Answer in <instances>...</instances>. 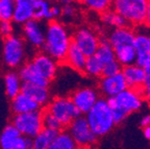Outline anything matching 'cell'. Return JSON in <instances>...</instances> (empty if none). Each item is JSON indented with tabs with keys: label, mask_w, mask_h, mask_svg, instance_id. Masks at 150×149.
Returning a JSON list of instances; mask_svg holds the SVG:
<instances>
[{
	"label": "cell",
	"mask_w": 150,
	"mask_h": 149,
	"mask_svg": "<svg viewBox=\"0 0 150 149\" xmlns=\"http://www.w3.org/2000/svg\"><path fill=\"white\" fill-rule=\"evenodd\" d=\"M140 90L126 88L118 95L106 98L116 124L123 122L129 114L139 111L143 105Z\"/></svg>",
	"instance_id": "1"
},
{
	"label": "cell",
	"mask_w": 150,
	"mask_h": 149,
	"mask_svg": "<svg viewBox=\"0 0 150 149\" xmlns=\"http://www.w3.org/2000/svg\"><path fill=\"white\" fill-rule=\"evenodd\" d=\"M71 42L67 29L59 22L51 21L47 26L42 48L56 62H64Z\"/></svg>",
	"instance_id": "2"
},
{
	"label": "cell",
	"mask_w": 150,
	"mask_h": 149,
	"mask_svg": "<svg viewBox=\"0 0 150 149\" xmlns=\"http://www.w3.org/2000/svg\"><path fill=\"white\" fill-rule=\"evenodd\" d=\"M84 117L92 131L98 138L106 136L116 125L110 107L104 98H98Z\"/></svg>",
	"instance_id": "3"
},
{
	"label": "cell",
	"mask_w": 150,
	"mask_h": 149,
	"mask_svg": "<svg viewBox=\"0 0 150 149\" xmlns=\"http://www.w3.org/2000/svg\"><path fill=\"white\" fill-rule=\"evenodd\" d=\"M148 0H114V11L123 16L128 23L142 24L145 21Z\"/></svg>",
	"instance_id": "4"
},
{
	"label": "cell",
	"mask_w": 150,
	"mask_h": 149,
	"mask_svg": "<svg viewBox=\"0 0 150 149\" xmlns=\"http://www.w3.org/2000/svg\"><path fill=\"white\" fill-rule=\"evenodd\" d=\"M13 124L18 128L21 135L33 138L43 126V111L41 109L27 113L15 114Z\"/></svg>",
	"instance_id": "5"
},
{
	"label": "cell",
	"mask_w": 150,
	"mask_h": 149,
	"mask_svg": "<svg viewBox=\"0 0 150 149\" xmlns=\"http://www.w3.org/2000/svg\"><path fill=\"white\" fill-rule=\"evenodd\" d=\"M68 131L72 136L77 147L88 148V147L94 146L97 143L98 137L92 131L87 119L82 115L75 118L68 125Z\"/></svg>",
	"instance_id": "6"
},
{
	"label": "cell",
	"mask_w": 150,
	"mask_h": 149,
	"mask_svg": "<svg viewBox=\"0 0 150 149\" xmlns=\"http://www.w3.org/2000/svg\"><path fill=\"white\" fill-rule=\"evenodd\" d=\"M47 111L59 119L64 127L68 126L75 118L81 115L71 98L68 97H57L53 99L48 104Z\"/></svg>",
	"instance_id": "7"
},
{
	"label": "cell",
	"mask_w": 150,
	"mask_h": 149,
	"mask_svg": "<svg viewBox=\"0 0 150 149\" xmlns=\"http://www.w3.org/2000/svg\"><path fill=\"white\" fill-rule=\"evenodd\" d=\"M3 62L9 68H17L21 66L25 56L24 42L21 38L16 35H8L3 43Z\"/></svg>",
	"instance_id": "8"
},
{
	"label": "cell",
	"mask_w": 150,
	"mask_h": 149,
	"mask_svg": "<svg viewBox=\"0 0 150 149\" xmlns=\"http://www.w3.org/2000/svg\"><path fill=\"white\" fill-rule=\"evenodd\" d=\"M72 42L83 52L86 56L93 55L99 45L97 35L88 28H81L75 33Z\"/></svg>",
	"instance_id": "9"
},
{
	"label": "cell",
	"mask_w": 150,
	"mask_h": 149,
	"mask_svg": "<svg viewBox=\"0 0 150 149\" xmlns=\"http://www.w3.org/2000/svg\"><path fill=\"white\" fill-rule=\"evenodd\" d=\"M0 147L3 149H27L26 137L21 135L13 123L8 124L0 136Z\"/></svg>",
	"instance_id": "10"
},
{
	"label": "cell",
	"mask_w": 150,
	"mask_h": 149,
	"mask_svg": "<svg viewBox=\"0 0 150 149\" xmlns=\"http://www.w3.org/2000/svg\"><path fill=\"white\" fill-rule=\"evenodd\" d=\"M99 95L96 90L92 88L78 89L71 96V100L77 107L81 115H86L92 109L96 101L98 100Z\"/></svg>",
	"instance_id": "11"
},
{
	"label": "cell",
	"mask_w": 150,
	"mask_h": 149,
	"mask_svg": "<svg viewBox=\"0 0 150 149\" xmlns=\"http://www.w3.org/2000/svg\"><path fill=\"white\" fill-rule=\"evenodd\" d=\"M101 93L106 97H114L128 88L122 72L112 76H103L99 84Z\"/></svg>",
	"instance_id": "12"
},
{
	"label": "cell",
	"mask_w": 150,
	"mask_h": 149,
	"mask_svg": "<svg viewBox=\"0 0 150 149\" xmlns=\"http://www.w3.org/2000/svg\"><path fill=\"white\" fill-rule=\"evenodd\" d=\"M31 63L33 64L35 69L40 72V74L44 78H46L48 82H51L55 77L56 72H57L56 61L54 58H52L49 54H47L46 52L38 53L33 57Z\"/></svg>",
	"instance_id": "13"
},
{
	"label": "cell",
	"mask_w": 150,
	"mask_h": 149,
	"mask_svg": "<svg viewBox=\"0 0 150 149\" xmlns=\"http://www.w3.org/2000/svg\"><path fill=\"white\" fill-rule=\"evenodd\" d=\"M23 35L26 41L35 48H42L44 45L45 33L39 20L30 19L23 23Z\"/></svg>",
	"instance_id": "14"
},
{
	"label": "cell",
	"mask_w": 150,
	"mask_h": 149,
	"mask_svg": "<svg viewBox=\"0 0 150 149\" xmlns=\"http://www.w3.org/2000/svg\"><path fill=\"white\" fill-rule=\"evenodd\" d=\"M121 72L124 76L128 88L141 91L142 86L147 78L143 68L137 64H132V65L124 66V68H122Z\"/></svg>",
	"instance_id": "15"
},
{
	"label": "cell",
	"mask_w": 150,
	"mask_h": 149,
	"mask_svg": "<svg viewBox=\"0 0 150 149\" xmlns=\"http://www.w3.org/2000/svg\"><path fill=\"white\" fill-rule=\"evenodd\" d=\"M35 2L37 0H15L13 21L23 24L28 20L33 19Z\"/></svg>",
	"instance_id": "16"
},
{
	"label": "cell",
	"mask_w": 150,
	"mask_h": 149,
	"mask_svg": "<svg viewBox=\"0 0 150 149\" xmlns=\"http://www.w3.org/2000/svg\"><path fill=\"white\" fill-rule=\"evenodd\" d=\"M21 92L35 100L37 103H39L41 106L46 105L49 102L50 94L48 91V87L39 86V84H29V82H22Z\"/></svg>",
	"instance_id": "17"
},
{
	"label": "cell",
	"mask_w": 150,
	"mask_h": 149,
	"mask_svg": "<svg viewBox=\"0 0 150 149\" xmlns=\"http://www.w3.org/2000/svg\"><path fill=\"white\" fill-rule=\"evenodd\" d=\"M86 61H87V56L84 55L83 52L74 43L71 42L64 62H66L67 65L70 66L74 70L78 72H83Z\"/></svg>",
	"instance_id": "18"
},
{
	"label": "cell",
	"mask_w": 150,
	"mask_h": 149,
	"mask_svg": "<svg viewBox=\"0 0 150 149\" xmlns=\"http://www.w3.org/2000/svg\"><path fill=\"white\" fill-rule=\"evenodd\" d=\"M18 74L20 76V78H21L22 82H29V84H39V86L43 87H48L50 84V82H48L46 78H44L40 74V72L35 69V67L31 62L25 64L20 69Z\"/></svg>",
	"instance_id": "19"
},
{
	"label": "cell",
	"mask_w": 150,
	"mask_h": 149,
	"mask_svg": "<svg viewBox=\"0 0 150 149\" xmlns=\"http://www.w3.org/2000/svg\"><path fill=\"white\" fill-rule=\"evenodd\" d=\"M12 111L14 114H21V113H27L31 111H35L41 109V105L37 103L31 98L26 96L22 92L17 94L15 97L12 98Z\"/></svg>",
	"instance_id": "20"
},
{
	"label": "cell",
	"mask_w": 150,
	"mask_h": 149,
	"mask_svg": "<svg viewBox=\"0 0 150 149\" xmlns=\"http://www.w3.org/2000/svg\"><path fill=\"white\" fill-rule=\"evenodd\" d=\"M134 40V33L127 27L116 28L110 35L108 42L112 48H117L125 45H132Z\"/></svg>",
	"instance_id": "21"
},
{
	"label": "cell",
	"mask_w": 150,
	"mask_h": 149,
	"mask_svg": "<svg viewBox=\"0 0 150 149\" xmlns=\"http://www.w3.org/2000/svg\"><path fill=\"white\" fill-rule=\"evenodd\" d=\"M134 47L136 50L137 57L136 64L139 66H143L146 57L148 54H150V39L149 37L144 35H134Z\"/></svg>",
	"instance_id": "22"
},
{
	"label": "cell",
	"mask_w": 150,
	"mask_h": 149,
	"mask_svg": "<svg viewBox=\"0 0 150 149\" xmlns=\"http://www.w3.org/2000/svg\"><path fill=\"white\" fill-rule=\"evenodd\" d=\"M59 131L51 128L43 127L35 137L33 138V149H49Z\"/></svg>",
	"instance_id": "23"
},
{
	"label": "cell",
	"mask_w": 150,
	"mask_h": 149,
	"mask_svg": "<svg viewBox=\"0 0 150 149\" xmlns=\"http://www.w3.org/2000/svg\"><path fill=\"white\" fill-rule=\"evenodd\" d=\"M115 51V57L122 66H128L136 64L137 53L134 50V44L120 46L117 48H114Z\"/></svg>",
	"instance_id": "24"
},
{
	"label": "cell",
	"mask_w": 150,
	"mask_h": 149,
	"mask_svg": "<svg viewBox=\"0 0 150 149\" xmlns=\"http://www.w3.org/2000/svg\"><path fill=\"white\" fill-rule=\"evenodd\" d=\"M4 86L5 92H6L7 97L12 99L13 97L21 92L22 80L19 76V74L14 71H9L4 76Z\"/></svg>",
	"instance_id": "25"
},
{
	"label": "cell",
	"mask_w": 150,
	"mask_h": 149,
	"mask_svg": "<svg viewBox=\"0 0 150 149\" xmlns=\"http://www.w3.org/2000/svg\"><path fill=\"white\" fill-rule=\"evenodd\" d=\"M77 148V145L73 140L72 136L69 131H59L56 135L55 139L52 144L50 145L49 149H75Z\"/></svg>",
	"instance_id": "26"
},
{
	"label": "cell",
	"mask_w": 150,
	"mask_h": 149,
	"mask_svg": "<svg viewBox=\"0 0 150 149\" xmlns=\"http://www.w3.org/2000/svg\"><path fill=\"white\" fill-rule=\"evenodd\" d=\"M94 54L96 55V57L98 58L103 65L108 63V62H110V61L116 60L114 48H112V45L110 44L108 40L99 41L98 48H97L96 52H95Z\"/></svg>",
	"instance_id": "27"
},
{
	"label": "cell",
	"mask_w": 150,
	"mask_h": 149,
	"mask_svg": "<svg viewBox=\"0 0 150 149\" xmlns=\"http://www.w3.org/2000/svg\"><path fill=\"white\" fill-rule=\"evenodd\" d=\"M33 19L35 20H52L53 16L51 13V5L49 4V1L46 0H37L35 6V12H33Z\"/></svg>",
	"instance_id": "28"
},
{
	"label": "cell",
	"mask_w": 150,
	"mask_h": 149,
	"mask_svg": "<svg viewBox=\"0 0 150 149\" xmlns=\"http://www.w3.org/2000/svg\"><path fill=\"white\" fill-rule=\"evenodd\" d=\"M102 21L105 24L110 26H115L116 28L119 27H126L127 25V20L123 16L118 14L117 12H110V11H104L102 12V16H101Z\"/></svg>",
	"instance_id": "29"
},
{
	"label": "cell",
	"mask_w": 150,
	"mask_h": 149,
	"mask_svg": "<svg viewBox=\"0 0 150 149\" xmlns=\"http://www.w3.org/2000/svg\"><path fill=\"white\" fill-rule=\"evenodd\" d=\"M103 64L96 57L95 54L87 57L83 72L90 76H100L102 74Z\"/></svg>",
	"instance_id": "30"
},
{
	"label": "cell",
	"mask_w": 150,
	"mask_h": 149,
	"mask_svg": "<svg viewBox=\"0 0 150 149\" xmlns=\"http://www.w3.org/2000/svg\"><path fill=\"white\" fill-rule=\"evenodd\" d=\"M15 0H0V21L13 20Z\"/></svg>",
	"instance_id": "31"
},
{
	"label": "cell",
	"mask_w": 150,
	"mask_h": 149,
	"mask_svg": "<svg viewBox=\"0 0 150 149\" xmlns=\"http://www.w3.org/2000/svg\"><path fill=\"white\" fill-rule=\"evenodd\" d=\"M43 126L47 128H51V129H54V131H62L64 128L63 124L59 121V119L47 110L43 112Z\"/></svg>",
	"instance_id": "32"
},
{
	"label": "cell",
	"mask_w": 150,
	"mask_h": 149,
	"mask_svg": "<svg viewBox=\"0 0 150 149\" xmlns=\"http://www.w3.org/2000/svg\"><path fill=\"white\" fill-rule=\"evenodd\" d=\"M86 6H88L92 11L102 13L108 9L112 2L110 0H81Z\"/></svg>",
	"instance_id": "33"
},
{
	"label": "cell",
	"mask_w": 150,
	"mask_h": 149,
	"mask_svg": "<svg viewBox=\"0 0 150 149\" xmlns=\"http://www.w3.org/2000/svg\"><path fill=\"white\" fill-rule=\"evenodd\" d=\"M122 71V65L117 61H110L108 63L104 64L102 68V76H112V75L118 74Z\"/></svg>",
	"instance_id": "34"
},
{
	"label": "cell",
	"mask_w": 150,
	"mask_h": 149,
	"mask_svg": "<svg viewBox=\"0 0 150 149\" xmlns=\"http://www.w3.org/2000/svg\"><path fill=\"white\" fill-rule=\"evenodd\" d=\"M13 31H14V28H13L12 21H9V20L0 21V33L2 37L6 38L8 35H12Z\"/></svg>",
	"instance_id": "35"
},
{
	"label": "cell",
	"mask_w": 150,
	"mask_h": 149,
	"mask_svg": "<svg viewBox=\"0 0 150 149\" xmlns=\"http://www.w3.org/2000/svg\"><path fill=\"white\" fill-rule=\"evenodd\" d=\"M141 93L143 94L146 100L150 102V78H146L145 82L143 84L142 89H141Z\"/></svg>",
	"instance_id": "36"
},
{
	"label": "cell",
	"mask_w": 150,
	"mask_h": 149,
	"mask_svg": "<svg viewBox=\"0 0 150 149\" xmlns=\"http://www.w3.org/2000/svg\"><path fill=\"white\" fill-rule=\"evenodd\" d=\"M74 13V9L72 7V5L69 3V4H65L64 7L62 9V14L66 17H71Z\"/></svg>",
	"instance_id": "37"
},
{
	"label": "cell",
	"mask_w": 150,
	"mask_h": 149,
	"mask_svg": "<svg viewBox=\"0 0 150 149\" xmlns=\"http://www.w3.org/2000/svg\"><path fill=\"white\" fill-rule=\"evenodd\" d=\"M142 68H143L144 71H145V74H146V76H147V78H150V54H148V56L146 57Z\"/></svg>",
	"instance_id": "38"
},
{
	"label": "cell",
	"mask_w": 150,
	"mask_h": 149,
	"mask_svg": "<svg viewBox=\"0 0 150 149\" xmlns=\"http://www.w3.org/2000/svg\"><path fill=\"white\" fill-rule=\"evenodd\" d=\"M141 124V127H146V126H149L150 125V115H146V116H144L143 118H142V120H141L140 122Z\"/></svg>",
	"instance_id": "39"
},
{
	"label": "cell",
	"mask_w": 150,
	"mask_h": 149,
	"mask_svg": "<svg viewBox=\"0 0 150 149\" xmlns=\"http://www.w3.org/2000/svg\"><path fill=\"white\" fill-rule=\"evenodd\" d=\"M145 22L148 26L150 27V0H148L147 3V9H146V16H145Z\"/></svg>",
	"instance_id": "40"
},
{
	"label": "cell",
	"mask_w": 150,
	"mask_h": 149,
	"mask_svg": "<svg viewBox=\"0 0 150 149\" xmlns=\"http://www.w3.org/2000/svg\"><path fill=\"white\" fill-rule=\"evenodd\" d=\"M51 13H52V16L53 18H56V17H59L62 13V9H59V6H56V5H53L51 6Z\"/></svg>",
	"instance_id": "41"
},
{
	"label": "cell",
	"mask_w": 150,
	"mask_h": 149,
	"mask_svg": "<svg viewBox=\"0 0 150 149\" xmlns=\"http://www.w3.org/2000/svg\"><path fill=\"white\" fill-rule=\"evenodd\" d=\"M143 133H144V137H145L146 139H147V140L150 141V125L149 126H146V127H144Z\"/></svg>",
	"instance_id": "42"
},
{
	"label": "cell",
	"mask_w": 150,
	"mask_h": 149,
	"mask_svg": "<svg viewBox=\"0 0 150 149\" xmlns=\"http://www.w3.org/2000/svg\"><path fill=\"white\" fill-rule=\"evenodd\" d=\"M110 2H112V1H114V0H110Z\"/></svg>",
	"instance_id": "43"
},
{
	"label": "cell",
	"mask_w": 150,
	"mask_h": 149,
	"mask_svg": "<svg viewBox=\"0 0 150 149\" xmlns=\"http://www.w3.org/2000/svg\"><path fill=\"white\" fill-rule=\"evenodd\" d=\"M46 1H49V0H46Z\"/></svg>",
	"instance_id": "44"
},
{
	"label": "cell",
	"mask_w": 150,
	"mask_h": 149,
	"mask_svg": "<svg viewBox=\"0 0 150 149\" xmlns=\"http://www.w3.org/2000/svg\"><path fill=\"white\" fill-rule=\"evenodd\" d=\"M149 39H150V37H149Z\"/></svg>",
	"instance_id": "45"
}]
</instances>
